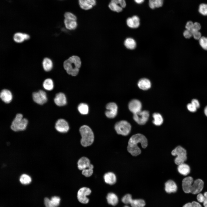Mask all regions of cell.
<instances>
[{
    "instance_id": "6da1fadb",
    "label": "cell",
    "mask_w": 207,
    "mask_h": 207,
    "mask_svg": "<svg viewBox=\"0 0 207 207\" xmlns=\"http://www.w3.org/2000/svg\"><path fill=\"white\" fill-rule=\"evenodd\" d=\"M140 143L142 147L145 148L147 145L146 137L141 134H137L132 136L129 140L127 147L128 151L133 156H136L141 153V151L138 146Z\"/></svg>"
},
{
    "instance_id": "7a4b0ae2",
    "label": "cell",
    "mask_w": 207,
    "mask_h": 207,
    "mask_svg": "<svg viewBox=\"0 0 207 207\" xmlns=\"http://www.w3.org/2000/svg\"><path fill=\"white\" fill-rule=\"evenodd\" d=\"M81 62L79 57L73 55L65 60L63 63V67L67 73L72 76L78 74Z\"/></svg>"
},
{
    "instance_id": "3957f363",
    "label": "cell",
    "mask_w": 207,
    "mask_h": 207,
    "mask_svg": "<svg viewBox=\"0 0 207 207\" xmlns=\"http://www.w3.org/2000/svg\"><path fill=\"white\" fill-rule=\"evenodd\" d=\"M79 131L81 136L80 142L82 145L85 147L91 145L94 140V135L91 128L84 125L80 127Z\"/></svg>"
},
{
    "instance_id": "277c9868",
    "label": "cell",
    "mask_w": 207,
    "mask_h": 207,
    "mask_svg": "<svg viewBox=\"0 0 207 207\" xmlns=\"http://www.w3.org/2000/svg\"><path fill=\"white\" fill-rule=\"evenodd\" d=\"M28 124V120L23 118L22 114H18L13 120L10 127L14 131H22L26 129Z\"/></svg>"
},
{
    "instance_id": "5b68a950",
    "label": "cell",
    "mask_w": 207,
    "mask_h": 207,
    "mask_svg": "<svg viewBox=\"0 0 207 207\" xmlns=\"http://www.w3.org/2000/svg\"><path fill=\"white\" fill-rule=\"evenodd\" d=\"M171 154L173 156H177L174 161L175 164L178 165L184 163L187 160L186 151L181 146H178L173 150Z\"/></svg>"
},
{
    "instance_id": "8992f818",
    "label": "cell",
    "mask_w": 207,
    "mask_h": 207,
    "mask_svg": "<svg viewBox=\"0 0 207 207\" xmlns=\"http://www.w3.org/2000/svg\"><path fill=\"white\" fill-rule=\"evenodd\" d=\"M117 133L123 136L128 135L130 133L131 126L130 123L125 120H121L117 122L114 126Z\"/></svg>"
},
{
    "instance_id": "52a82bcc",
    "label": "cell",
    "mask_w": 207,
    "mask_h": 207,
    "mask_svg": "<svg viewBox=\"0 0 207 207\" xmlns=\"http://www.w3.org/2000/svg\"><path fill=\"white\" fill-rule=\"evenodd\" d=\"M201 28L200 23L196 22L193 23L191 21L188 22L185 26L186 29L191 32L194 38L196 40H199L201 37V34L199 31Z\"/></svg>"
},
{
    "instance_id": "ba28073f",
    "label": "cell",
    "mask_w": 207,
    "mask_h": 207,
    "mask_svg": "<svg viewBox=\"0 0 207 207\" xmlns=\"http://www.w3.org/2000/svg\"><path fill=\"white\" fill-rule=\"evenodd\" d=\"M149 116V114L148 111L141 110L134 114L133 118L138 124L143 125L145 124L147 121Z\"/></svg>"
},
{
    "instance_id": "9c48e42d",
    "label": "cell",
    "mask_w": 207,
    "mask_h": 207,
    "mask_svg": "<svg viewBox=\"0 0 207 207\" xmlns=\"http://www.w3.org/2000/svg\"><path fill=\"white\" fill-rule=\"evenodd\" d=\"M91 189L87 187H83L78 191L77 198L78 201L82 204L87 203L89 201L87 196L90 195L91 193Z\"/></svg>"
},
{
    "instance_id": "30bf717a",
    "label": "cell",
    "mask_w": 207,
    "mask_h": 207,
    "mask_svg": "<svg viewBox=\"0 0 207 207\" xmlns=\"http://www.w3.org/2000/svg\"><path fill=\"white\" fill-rule=\"evenodd\" d=\"M32 98L33 101L39 105H43L47 101V97L46 92L43 90H40L33 93Z\"/></svg>"
},
{
    "instance_id": "8fae6325",
    "label": "cell",
    "mask_w": 207,
    "mask_h": 207,
    "mask_svg": "<svg viewBox=\"0 0 207 207\" xmlns=\"http://www.w3.org/2000/svg\"><path fill=\"white\" fill-rule=\"evenodd\" d=\"M106 108L107 110L105 112V114L108 118H113L116 116L117 113L118 107L116 103H109L106 105Z\"/></svg>"
},
{
    "instance_id": "7c38bea8",
    "label": "cell",
    "mask_w": 207,
    "mask_h": 207,
    "mask_svg": "<svg viewBox=\"0 0 207 207\" xmlns=\"http://www.w3.org/2000/svg\"><path fill=\"white\" fill-rule=\"evenodd\" d=\"M56 130L61 133H66L67 132L69 129L68 124L64 119H60L56 122L55 126Z\"/></svg>"
},
{
    "instance_id": "4fadbf2b",
    "label": "cell",
    "mask_w": 207,
    "mask_h": 207,
    "mask_svg": "<svg viewBox=\"0 0 207 207\" xmlns=\"http://www.w3.org/2000/svg\"><path fill=\"white\" fill-rule=\"evenodd\" d=\"M204 186V182L201 179H198L194 181L192 184L191 193L193 194L200 193L202 190Z\"/></svg>"
},
{
    "instance_id": "5bb4252c",
    "label": "cell",
    "mask_w": 207,
    "mask_h": 207,
    "mask_svg": "<svg viewBox=\"0 0 207 207\" xmlns=\"http://www.w3.org/2000/svg\"><path fill=\"white\" fill-rule=\"evenodd\" d=\"M193 181V178L191 177H186L183 180L182 188L185 193H191V188Z\"/></svg>"
},
{
    "instance_id": "9a60e30c",
    "label": "cell",
    "mask_w": 207,
    "mask_h": 207,
    "mask_svg": "<svg viewBox=\"0 0 207 207\" xmlns=\"http://www.w3.org/2000/svg\"><path fill=\"white\" fill-rule=\"evenodd\" d=\"M128 107L129 110L134 114L141 110L142 105L140 101L134 99L129 102Z\"/></svg>"
},
{
    "instance_id": "2e32d148",
    "label": "cell",
    "mask_w": 207,
    "mask_h": 207,
    "mask_svg": "<svg viewBox=\"0 0 207 207\" xmlns=\"http://www.w3.org/2000/svg\"><path fill=\"white\" fill-rule=\"evenodd\" d=\"M80 7L85 10H88L92 9L96 4V0H78Z\"/></svg>"
},
{
    "instance_id": "e0dca14e",
    "label": "cell",
    "mask_w": 207,
    "mask_h": 207,
    "mask_svg": "<svg viewBox=\"0 0 207 207\" xmlns=\"http://www.w3.org/2000/svg\"><path fill=\"white\" fill-rule=\"evenodd\" d=\"M60 201V198L57 196L52 197L50 200L47 198L44 199V202L46 207H57Z\"/></svg>"
},
{
    "instance_id": "ac0fdd59",
    "label": "cell",
    "mask_w": 207,
    "mask_h": 207,
    "mask_svg": "<svg viewBox=\"0 0 207 207\" xmlns=\"http://www.w3.org/2000/svg\"><path fill=\"white\" fill-rule=\"evenodd\" d=\"M30 38V36L28 34L20 32L15 33L13 36L14 41L16 43H19L28 40Z\"/></svg>"
},
{
    "instance_id": "d6986e66",
    "label": "cell",
    "mask_w": 207,
    "mask_h": 207,
    "mask_svg": "<svg viewBox=\"0 0 207 207\" xmlns=\"http://www.w3.org/2000/svg\"><path fill=\"white\" fill-rule=\"evenodd\" d=\"M54 102L57 106H59L65 105L67 103V100L65 95L62 92L57 93L54 99Z\"/></svg>"
},
{
    "instance_id": "ffe728a7",
    "label": "cell",
    "mask_w": 207,
    "mask_h": 207,
    "mask_svg": "<svg viewBox=\"0 0 207 207\" xmlns=\"http://www.w3.org/2000/svg\"><path fill=\"white\" fill-rule=\"evenodd\" d=\"M177 185L174 181L171 180H168L165 183V190L167 193H174L177 191Z\"/></svg>"
},
{
    "instance_id": "44dd1931",
    "label": "cell",
    "mask_w": 207,
    "mask_h": 207,
    "mask_svg": "<svg viewBox=\"0 0 207 207\" xmlns=\"http://www.w3.org/2000/svg\"><path fill=\"white\" fill-rule=\"evenodd\" d=\"M0 97L3 101L9 103L12 101L13 96L11 92L7 89H3L1 92Z\"/></svg>"
},
{
    "instance_id": "7402d4cb",
    "label": "cell",
    "mask_w": 207,
    "mask_h": 207,
    "mask_svg": "<svg viewBox=\"0 0 207 207\" xmlns=\"http://www.w3.org/2000/svg\"><path fill=\"white\" fill-rule=\"evenodd\" d=\"M77 164L78 169L82 170L89 167L91 164L88 158L83 157L78 160Z\"/></svg>"
},
{
    "instance_id": "603a6c76",
    "label": "cell",
    "mask_w": 207,
    "mask_h": 207,
    "mask_svg": "<svg viewBox=\"0 0 207 207\" xmlns=\"http://www.w3.org/2000/svg\"><path fill=\"white\" fill-rule=\"evenodd\" d=\"M126 24L128 26L132 28H138L140 25V20L137 16H134L131 18H128L126 20Z\"/></svg>"
},
{
    "instance_id": "cb8c5ba5",
    "label": "cell",
    "mask_w": 207,
    "mask_h": 207,
    "mask_svg": "<svg viewBox=\"0 0 207 207\" xmlns=\"http://www.w3.org/2000/svg\"><path fill=\"white\" fill-rule=\"evenodd\" d=\"M103 178L105 182L110 185L114 184L116 182V177L115 174L112 172L106 173L104 175Z\"/></svg>"
},
{
    "instance_id": "d4e9b609",
    "label": "cell",
    "mask_w": 207,
    "mask_h": 207,
    "mask_svg": "<svg viewBox=\"0 0 207 207\" xmlns=\"http://www.w3.org/2000/svg\"><path fill=\"white\" fill-rule=\"evenodd\" d=\"M42 66L43 70L45 71H50L53 68V61L49 57H45L42 62Z\"/></svg>"
},
{
    "instance_id": "484cf974",
    "label": "cell",
    "mask_w": 207,
    "mask_h": 207,
    "mask_svg": "<svg viewBox=\"0 0 207 207\" xmlns=\"http://www.w3.org/2000/svg\"><path fill=\"white\" fill-rule=\"evenodd\" d=\"M138 86L140 89L143 90H147L151 87L150 80L146 78H142L140 79L138 83Z\"/></svg>"
},
{
    "instance_id": "4316f807",
    "label": "cell",
    "mask_w": 207,
    "mask_h": 207,
    "mask_svg": "<svg viewBox=\"0 0 207 207\" xmlns=\"http://www.w3.org/2000/svg\"><path fill=\"white\" fill-rule=\"evenodd\" d=\"M177 170L181 175L186 176L190 173V168L188 164L183 163L178 165Z\"/></svg>"
},
{
    "instance_id": "83f0119b",
    "label": "cell",
    "mask_w": 207,
    "mask_h": 207,
    "mask_svg": "<svg viewBox=\"0 0 207 207\" xmlns=\"http://www.w3.org/2000/svg\"><path fill=\"white\" fill-rule=\"evenodd\" d=\"M106 199L108 203L113 206H115L118 202V196L113 193H109L107 196Z\"/></svg>"
},
{
    "instance_id": "f1b7e54d",
    "label": "cell",
    "mask_w": 207,
    "mask_h": 207,
    "mask_svg": "<svg viewBox=\"0 0 207 207\" xmlns=\"http://www.w3.org/2000/svg\"><path fill=\"white\" fill-rule=\"evenodd\" d=\"M64 22L66 28L69 30L75 29L78 26L77 22L75 20L64 18Z\"/></svg>"
},
{
    "instance_id": "f546056e",
    "label": "cell",
    "mask_w": 207,
    "mask_h": 207,
    "mask_svg": "<svg viewBox=\"0 0 207 207\" xmlns=\"http://www.w3.org/2000/svg\"><path fill=\"white\" fill-rule=\"evenodd\" d=\"M124 45L127 49H133L135 48L136 44L135 41L133 39L131 38H128L124 41Z\"/></svg>"
},
{
    "instance_id": "4dcf8cb0",
    "label": "cell",
    "mask_w": 207,
    "mask_h": 207,
    "mask_svg": "<svg viewBox=\"0 0 207 207\" xmlns=\"http://www.w3.org/2000/svg\"><path fill=\"white\" fill-rule=\"evenodd\" d=\"M44 88L47 91L52 90L54 87V84L52 80L50 78L45 79L43 83Z\"/></svg>"
},
{
    "instance_id": "1f68e13d",
    "label": "cell",
    "mask_w": 207,
    "mask_h": 207,
    "mask_svg": "<svg viewBox=\"0 0 207 207\" xmlns=\"http://www.w3.org/2000/svg\"><path fill=\"white\" fill-rule=\"evenodd\" d=\"M153 124L156 126H160L163 122V118L161 115L158 113H154L153 114Z\"/></svg>"
},
{
    "instance_id": "d6a6232c",
    "label": "cell",
    "mask_w": 207,
    "mask_h": 207,
    "mask_svg": "<svg viewBox=\"0 0 207 207\" xmlns=\"http://www.w3.org/2000/svg\"><path fill=\"white\" fill-rule=\"evenodd\" d=\"M130 204L132 207H144L145 203L142 199H133Z\"/></svg>"
},
{
    "instance_id": "836d02e7",
    "label": "cell",
    "mask_w": 207,
    "mask_h": 207,
    "mask_svg": "<svg viewBox=\"0 0 207 207\" xmlns=\"http://www.w3.org/2000/svg\"><path fill=\"white\" fill-rule=\"evenodd\" d=\"M78 109L79 112L82 114H87L88 113L89 107L86 103H80L78 105Z\"/></svg>"
},
{
    "instance_id": "e575fe53",
    "label": "cell",
    "mask_w": 207,
    "mask_h": 207,
    "mask_svg": "<svg viewBox=\"0 0 207 207\" xmlns=\"http://www.w3.org/2000/svg\"><path fill=\"white\" fill-rule=\"evenodd\" d=\"M108 6L111 10L117 12H120L122 10L123 8L120 5L111 1L109 3Z\"/></svg>"
},
{
    "instance_id": "d590c367",
    "label": "cell",
    "mask_w": 207,
    "mask_h": 207,
    "mask_svg": "<svg viewBox=\"0 0 207 207\" xmlns=\"http://www.w3.org/2000/svg\"><path fill=\"white\" fill-rule=\"evenodd\" d=\"M19 181L21 184L27 185L30 183L31 181V179L29 175L26 174H23L21 175Z\"/></svg>"
},
{
    "instance_id": "8d00e7d4",
    "label": "cell",
    "mask_w": 207,
    "mask_h": 207,
    "mask_svg": "<svg viewBox=\"0 0 207 207\" xmlns=\"http://www.w3.org/2000/svg\"><path fill=\"white\" fill-rule=\"evenodd\" d=\"M93 165L91 164L89 167L82 170V174L86 177L91 176L93 172Z\"/></svg>"
},
{
    "instance_id": "74e56055",
    "label": "cell",
    "mask_w": 207,
    "mask_h": 207,
    "mask_svg": "<svg viewBox=\"0 0 207 207\" xmlns=\"http://www.w3.org/2000/svg\"><path fill=\"white\" fill-rule=\"evenodd\" d=\"M199 12L204 16L207 15V4L202 3L200 4L199 7Z\"/></svg>"
},
{
    "instance_id": "f35d334b",
    "label": "cell",
    "mask_w": 207,
    "mask_h": 207,
    "mask_svg": "<svg viewBox=\"0 0 207 207\" xmlns=\"http://www.w3.org/2000/svg\"><path fill=\"white\" fill-rule=\"evenodd\" d=\"M133 199L132 195L129 194H127L122 198V201L124 204H130Z\"/></svg>"
},
{
    "instance_id": "ab89813d",
    "label": "cell",
    "mask_w": 207,
    "mask_h": 207,
    "mask_svg": "<svg viewBox=\"0 0 207 207\" xmlns=\"http://www.w3.org/2000/svg\"><path fill=\"white\" fill-rule=\"evenodd\" d=\"M199 42L201 47L204 50H207V38L201 37L199 39Z\"/></svg>"
},
{
    "instance_id": "60d3db41",
    "label": "cell",
    "mask_w": 207,
    "mask_h": 207,
    "mask_svg": "<svg viewBox=\"0 0 207 207\" xmlns=\"http://www.w3.org/2000/svg\"><path fill=\"white\" fill-rule=\"evenodd\" d=\"M65 19L76 20V16L73 13L69 12H66L64 14Z\"/></svg>"
},
{
    "instance_id": "b9f144b4",
    "label": "cell",
    "mask_w": 207,
    "mask_h": 207,
    "mask_svg": "<svg viewBox=\"0 0 207 207\" xmlns=\"http://www.w3.org/2000/svg\"><path fill=\"white\" fill-rule=\"evenodd\" d=\"M110 1L114 2L124 8L126 6L125 0H111Z\"/></svg>"
},
{
    "instance_id": "7bdbcfd3",
    "label": "cell",
    "mask_w": 207,
    "mask_h": 207,
    "mask_svg": "<svg viewBox=\"0 0 207 207\" xmlns=\"http://www.w3.org/2000/svg\"><path fill=\"white\" fill-rule=\"evenodd\" d=\"M187 108L189 111L191 112H195L197 110V108L191 103L187 105Z\"/></svg>"
},
{
    "instance_id": "ee69618b",
    "label": "cell",
    "mask_w": 207,
    "mask_h": 207,
    "mask_svg": "<svg viewBox=\"0 0 207 207\" xmlns=\"http://www.w3.org/2000/svg\"><path fill=\"white\" fill-rule=\"evenodd\" d=\"M196 198L198 201L200 203H203L205 199L204 195L200 193L197 195Z\"/></svg>"
},
{
    "instance_id": "f6af8a7d",
    "label": "cell",
    "mask_w": 207,
    "mask_h": 207,
    "mask_svg": "<svg viewBox=\"0 0 207 207\" xmlns=\"http://www.w3.org/2000/svg\"><path fill=\"white\" fill-rule=\"evenodd\" d=\"M164 0H154V4L155 7L158 8L162 6Z\"/></svg>"
},
{
    "instance_id": "bcb514c9",
    "label": "cell",
    "mask_w": 207,
    "mask_h": 207,
    "mask_svg": "<svg viewBox=\"0 0 207 207\" xmlns=\"http://www.w3.org/2000/svg\"><path fill=\"white\" fill-rule=\"evenodd\" d=\"M191 103L195 106L197 108H199L200 107V103L199 101L197 99H193L191 101Z\"/></svg>"
},
{
    "instance_id": "7dc6e473",
    "label": "cell",
    "mask_w": 207,
    "mask_h": 207,
    "mask_svg": "<svg viewBox=\"0 0 207 207\" xmlns=\"http://www.w3.org/2000/svg\"><path fill=\"white\" fill-rule=\"evenodd\" d=\"M183 35L187 39L193 36L191 32L187 29L184 31Z\"/></svg>"
},
{
    "instance_id": "c3c4849f",
    "label": "cell",
    "mask_w": 207,
    "mask_h": 207,
    "mask_svg": "<svg viewBox=\"0 0 207 207\" xmlns=\"http://www.w3.org/2000/svg\"><path fill=\"white\" fill-rule=\"evenodd\" d=\"M191 204L192 207H202L200 203L196 201L192 202Z\"/></svg>"
},
{
    "instance_id": "681fc988",
    "label": "cell",
    "mask_w": 207,
    "mask_h": 207,
    "mask_svg": "<svg viewBox=\"0 0 207 207\" xmlns=\"http://www.w3.org/2000/svg\"><path fill=\"white\" fill-rule=\"evenodd\" d=\"M149 5L150 7L152 9H154L155 8L154 0H149Z\"/></svg>"
},
{
    "instance_id": "f907efd6",
    "label": "cell",
    "mask_w": 207,
    "mask_h": 207,
    "mask_svg": "<svg viewBox=\"0 0 207 207\" xmlns=\"http://www.w3.org/2000/svg\"><path fill=\"white\" fill-rule=\"evenodd\" d=\"M182 207H192L191 202H188L185 204Z\"/></svg>"
},
{
    "instance_id": "816d5d0a",
    "label": "cell",
    "mask_w": 207,
    "mask_h": 207,
    "mask_svg": "<svg viewBox=\"0 0 207 207\" xmlns=\"http://www.w3.org/2000/svg\"><path fill=\"white\" fill-rule=\"evenodd\" d=\"M205 199L203 202V205L204 207H207V197H205Z\"/></svg>"
},
{
    "instance_id": "f5cc1de1",
    "label": "cell",
    "mask_w": 207,
    "mask_h": 207,
    "mask_svg": "<svg viewBox=\"0 0 207 207\" xmlns=\"http://www.w3.org/2000/svg\"><path fill=\"white\" fill-rule=\"evenodd\" d=\"M138 4H141L144 1V0H134Z\"/></svg>"
},
{
    "instance_id": "db71d44e",
    "label": "cell",
    "mask_w": 207,
    "mask_h": 207,
    "mask_svg": "<svg viewBox=\"0 0 207 207\" xmlns=\"http://www.w3.org/2000/svg\"><path fill=\"white\" fill-rule=\"evenodd\" d=\"M204 113L205 116L207 117V105L204 108Z\"/></svg>"
},
{
    "instance_id": "11a10c76",
    "label": "cell",
    "mask_w": 207,
    "mask_h": 207,
    "mask_svg": "<svg viewBox=\"0 0 207 207\" xmlns=\"http://www.w3.org/2000/svg\"><path fill=\"white\" fill-rule=\"evenodd\" d=\"M124 207H129L128 206H124Z\"/></svg>"
}]
</instances>
